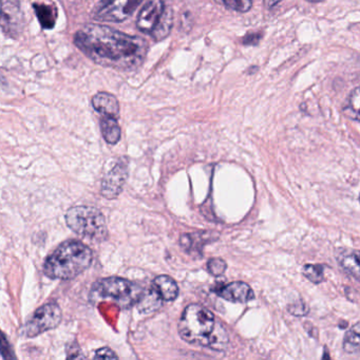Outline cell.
<instances>
[{
    "mask_svg": "<svg viewBox=\"0 0 360 360\" xmlns=\"http://www.w3.org/2000/svg\"><path fill=\"white\" fill-rule=\"evenodd\" d=\"M75 44L101 66L131 70L142 65L148 51L147 41L102 25L89 24L77 31Z\"/></svg>",
    "mask_w": 360,
    "mask_h": 360,
    "instance_id": "1",
    "label": "cell"
},
{
    "mask_svg": "<svg viewBox=\"0 0 360 360\" xmlns=\"http://www.w3.org/2000/svg\"><path fill=\"white\" fill-rule=\"evenodd\" d=\"M178 328L181 338L191 345L219 352L224 351L229 345V334L224 326L202 305L189 304L181 316Z\"/></svg>",
    "mask_w": 360,
    "mask_h": 360,
    "instance_id": "2",
    "label": "cell"
},
{
    "mask_svg": "<svg viewBox=\"0 0 360 360\" xmlns=\"http://www.w3.org/2000/svg\"><path fill=\"white\" fill-rule=\"evenodd\" d=\"M94 261L91 248L70 240L60 244L46 260L44 271L51 279L70 280L89 269Z\"/></svg>",
    "mask_w": 360,
    "mask_h": 360,
    "instance_id": "3",
    "label": "cell"
},
{
    "mask_svg": "<svg viewBox=\"0 0 360 360\" xmlns=\"http://www.w3.org/2000/svg\"><path fill=\"white\" fill-rule=\"evenodd\" d=\"M143 290L141 286L129 280L119 277L105 278L98 280L92 286L90 300L94 303L112 301L120 307L127 309L138 303Z\"/></svg>",
    "mask_w": 360,
    "mask_h": 360,
    "instance_id": "4",
    "label": "cell"
},
{
    "mask_svg": "<svg viewBox=\"0 0 360 360\" xmlns=\"http://www.w3.org/2000/svg\"><path fill=\"white\" fill-rule=\"evenodd\" d=\"M174 26V13L166 7L164 0H148L139 13L136 27L145 34L150 35L157 41H163L169 35Z\"/></svg>",
    "mask_w": 360,
    "mask_h": 360,
    "instance_id": "5",
    "label": "cell"
},
{
    "mask_svg": "<svg viewBox=\"0 0 360 360\" xmlns=\"http://www.w3.org/2000/svg\"><path fill=\"white\" fill-rule=\"evenodd\" d=\"M66 223L69 229L77 235L96 241H102L108 233L104 214L91 206L71 208L67 212Z\"/></svg>",
    "mask_w": 360,
    "mask_h": 360,
    "instance_id": "6",
    "label": "cell"
},
{
    "mask_svg": "<svg viewBox=\"0 0 360 360\" xmlns=\"http://www.w3.org/2000/svg\"><path fill=\"white\" fill-rule=\"evenodd\" d=\"M143 0H101L94 11L100 22H122L129 18Z\"/></svg>",
    "mask_w": 360,
    "mask_h": 360,
    "instance_id": "7",
    "label": "cell"
},
{
    "mask_svg": "<svg viewBox=\"0 0 360 360\" xmlns=\"http://www.w3.org/2000/svg\"><path fill=\"white\" fill-rule=\"evenodd\" d=\"M62 309L58 303H48L39 307L25 326L27 337H35L58 328L62 321Z\"/></svg>",
    "mask_w": 360,
    "mask_h": 360,
    "instance_id": "8",
    "label": "cell"
},
{
    "mask_svg": "<svg viewBox=\"0 0 360 360\" xmlns=\"http://www.w3.org/2000/svg\"><path fill=\"white\" fill-rule=\"evenodd\" d=\"M0 27L11 39H18L25 27V15L20 0H0Z\"/></svg>",
    "mask_w": 360,
    "mask_h": 360,
    "instance_id": "9",
    "label": "cell"
},
{
    "mask_svg": "<svg viewBox=\"0 0 360 360\" xmlns=\"http://www.w3.org/2000/svg\"><path fill=\"white\" fill-rule=\"evenodd\" d=\"M128 178V164L125 160H120L105 174L102 181V195L106 199L113 200L119 197L123 191Z\"/></svg>",
    "mask_w": 360,
    "mask_h": 360,
    "instance_id": "10",
    "label": "cell"
},
{
    "mask_svg": "<svg viewBox=\"0 0 360 360\" xmlns=\"http://www.w3.org/2000/svg\"><path fill=\"white\" fill-rule=\"evenodd\" d=\"M221 298L229 302L245 303L255 298L254 290L245 282L237 281L227 284L216 290Z\"/></svg>",
    "mask_w": 360,
    "mask_h": 360,
    "instance_id": "11",
    "label": "cell"
},
{
    "mask_svg": "<svg viewBox=\"0 0 360 360\" xmlns=\"http://www.w3.org/2000/svg\"><path fill=\"white\" fill-rule=\"evenodd\" d=\"M92 106L103 115V117H115L119 119L120 104L117 98L112 94L107 92H100L92 98Z\"/></svg>",
    "mask_w": 360,
    "mask_h": 360,
    "instance_id": "12",
    "label": "cell"
},
{
    "mask_svg": "<svg viewBox=\"0 0 360 360\" xmlns=\"http://www.w3.org/2000/svg\"><path fill=\"white\" fill-rule=\"evenodd\" d=\"M33 8L41 27L46 30L53 29L58 15L56 6L53 3H35Z\"/></svg>",
    "mask_w": 360,
    "mask_h": 360,
    "instance_id": "13",
    "label": "cell"
},
{
    "mask_svg": "<svg viewBox=\"0 0 360 360\" xmlns=\"http://www.w3.org/2000/svg\"><path fill=\"white\" fill-rule=\"evenodd\" d=\"M153 286L164 301H174L179 296L178 284L169 276L162 275L155 278Z\"/></svg>",
    "mask_w": 360,
    "mask_h": 360,
    "instance_id": "14",
    "label": "cell"
},
{
    "mask_svg": "<svg viewBox=\"0 0 360 360\" xmlns=\"http://www.w3.org/2000/svg\"><path fill=\"white\" fill-rule=\"evenodd\" d=\"M162 302H163V299L161 298L155 288L151 286L149 290H143V294L141 295L136 304H138L139 311L141 313L148 314L158 311L162 307Z\"/></svg>",
    "mask_w": 360,
    "mask_h": 360,
    "instance_id": "15",
    "label": "cell"
},
{
    "mask_svg": "<svg viewBox=\"0 0 360 360\" xmlns=\"http://www.w3.org/2000/svg\"><path fill=\"white\" fill-rule=\"evenodd\" d=\"M338 262L343 271L359 279V256L357 250H342L338 255Z\"/></svg>",
    "mask_w": 360,
    "mask_h": 360,
    "instance_id": "16",
    "label": "cell"
},
{
    "mask_svg": "<svg viewBox=\"0 0 360 360\" xmlns=\"http://www.w3.org/2000/svg\"><path fill=\"white\" fill-rule=\"evenodd\" d=\"M101 130L103 138L108 144L115 145L121 140V127L117 123V119L110 117H103L101 120Z\"/></svg>",
    "mask_w": 360,
    "mask_h": 360,
    "instance_id": "17",
    "label": "cell"
},
{
    "mask_svg": "<svg viewBox=\"0 0 360 360\" xmlns=\"http://www.w3.org/2000/svg\"><path fill=\"white\" fill-rule=\"evenodd\" d=\"M342 347L347 353L356 354L359 352V323H356L355 326L345 334V339H343Z\"/></svg>",
    "mask_w": 360,
    "mask_h": 360,
    "instance_id": "18",
    "label": "cell"
},
{
    "mask_svg": "<svg viewBox=\"0 0 360 360\" xmlns=\"http://www.w3.org/2000/svg\"><path fill=\"white\" fill-rule=\"evenodd\" d=\"M343 112L354 121L359 120V88L356 87L349 94L347 105L343 108Z\"/></svg>",
    "mask_w": 360,
    "mask_h": 360,
    "instance_id": "19",
    "label": "cell"
},
{
    "mask_svg": "<svg viewBox=\"0 0 360 360\" xmlns=\"http://www.w3.org/2000/svg\"><path fill=\"white\" fill-rule=\"evenodd\" d=\"M214 1L227 9L239 12V13H246L252 7V0H214Z\"/></svg>",
    "mask_w": 360,
    "mask_h": 360,
    "instance_id": "20",
    "label": "cell"
},
{
    "mask_svg": "<svg viewBox=\"0 0 360 360\" xmlns=\"http://www.w3.org/2000/svg\"><path fill=\"white\" fill-rule=\"evenodd\" d=\"M302 274L307 279L313 283L318 284L324 280V271L321 265L307 264L302 269Z\"/></svg>",
    "mask_w": 360,
    "mask_h": 360,
    "instance_id": "21",
    "label": "cell"
},
{
    "mask_svg": "<svg viewBox=\"0 0 360 360\" xmlns=\"http://www.w3.org/2000/svg\"><path fill=\"white\" fill-rule=\"evenodd\" d=\"M227 264L224 260L220 258H212L207 262L208 273L214 277H220L226 271Z\"/></svg>",
    "mask_w": 360,
    "mask_h": 360,
    "instance_id": "22",
    "label": "cell"
},
{
    "mask_svg": "<svg viewBox=\"0 0 360 360\" xmlns=\"http://www.w3.org/2000/svg\"><path fill=\"white\" fill-rule=\"evenodd\" d=\"M288 311L295 316H305L309 313V307L302 300H299L297 302L292 303L288 307Z\"/></svg>",
    "mask_w": 360,
    "mask_h": 360,
    "instance_id": "23",
    "label": "cell"
},
{
    "mask_svg": "<svg viewBox=\"0 0 360 360\" xmlns=\"http://www.w3.org/2000/svg\"><path fill=\"white\" fill-rule=\"evenodd\" d=\"M0 354H3L5 358H14V355L10 349L9 342L1 332H0Z\"/></svg>",
    "mask_w": 360,
    "mask_h": 360,
    "instance_id": "24",
    "label": "cell"
},
{
    "mask_svg": "<svg viewBox=\"0 0 360 360\" xmlns=\"http://www.w3.org/2000/svg\"><path fill=\"white\" fill-rule=\"evenodd\" d=\"M94 358H96V359H98V358H101V359H117V355L109 347H103V349L96 351Z\"/></svg>",
    "mask_w": 360,
    "mask_h": 360,
    "instance_id": "25",
    "label": "cell"
},
{
    "mask_svg": "<svg viewBox=\"0 0 360 360\" xmlns=\"http://www.w3.org/2000/svg\"><path fill=\"white\" fill-rule=\"evenodd\" d=\"M260 33H248L243 39V45H257L261 39Z\"/></svg>",
    "mask_w": 360,
    "mask_h": 360,
    "instance_id": "26",
    "label": "cell"
},
{
    "mask_svg": "<svg viewBox=\"0 0 360 360\" xmlns=\"http://www.w3.org/2000/svg\"><path fill=\"white\" fill-rule=\"evenodd\" d=\"M281 1L282 0H263L264 7L266 8V9H271V8L276 7V6L279 5Z\"/></svg>",
    "mask_w": 360,
    "mask_h": 360,
    "instance_id": "27",
    "label": "cell"
},
{
    "mask_svg": "<svg viewBox=\"0 0 360 360\" xmlns=\"http://www.w3.org/2000/svg\"><path fill=\"white\" fill-rule=\"evenodd\" d=\"M307 1H309V3H322V1H324V0H307Z\"/></svg>",
    "mask_w": 360,
    "mask_h": 360,
    "instance_id": "28",
    "label": "cell"
},
{
    "mask_svg": "<svg viewBox=\"0 0 360 360\" xmlns=\"http://www.w3.org/2000/svg\"><path fill=\"white\" fill-rule=\"evenodd\" d=\"M3 83H4L3 75H0V84H3Z\"/></svg>",
    "mask_w": 360,
    "mask_h": 360,
    "instance_id": "29",
    "label": "cell"
}]
</instances>
